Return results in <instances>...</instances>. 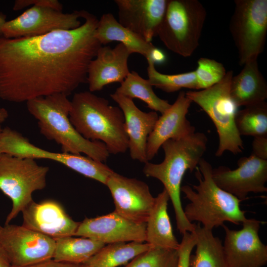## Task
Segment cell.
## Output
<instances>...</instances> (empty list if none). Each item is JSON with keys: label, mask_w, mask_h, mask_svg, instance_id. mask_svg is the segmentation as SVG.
<instances>
[{"label": "cell", "mask_w": 267, "mask_h": 267, "mask_svg": "<svg viewBox=\"0 0 267 267\" xmlns=\"http://www.w3.org/2000/svg\"><path fill=\"white\" fill-rule=\"evenodd\" d=\"M131 54L121 43L114 48L102 45L89 66L87 82L89 91L101 90L111 83H121L130 73L128 61Z\"/></svg>", "instance_id": "obj_21"}, {"label": "cell", "mask_w": 267, "mask_h": 267, "mask_svg": "<svg viewBox=\"0 0 267 267\" xmlns=\"http://www.w3.org/2000/svg\"><path fill=\"white\" fill-rule=\"evenodd\" d=\"M82 11L65 13L50 8L32 6L17 17L6 21L2 36L13 39L33 37L58 30H70L81 25Z\"/></svg>", "instance_id": "obj_12"}, {"label": "cell", "mask_w": 267, "mask_h": 267, "mask_svg": "<svg viewBox=\"0 0 267 267\" xmlns=\"http://www.w3.org/2000/svg\"><path fill=\"white\" fill-rule=\"evenodd\" d=\"M8 116L7 111L4 108H0V123L4 122Z\"/></svg>", "instance_id": "obj_38"}, {"label": "cell", "mask_w": 267, "mask_h": 267, "mask_svg": "<svg viewBox=\"0 0 267 267\" xmlns=\"http://www.w3.org/2000/svg\"><path fill=\"white\" fill-rule=\"evenodd\" d=\"M22 225L53 239L75 236L81 222L74 221L58 202L34 200L22 211Z\"/></svg>", "instance_id": "obj_17"}, {"label": "cell", "mask_w": 267, "mask_h": 267, "mask_svg": "<svg viewBox=\"0 0 267 267\" xmlns=\"http://www.w3.org/2000/svg\"><path fill=\"white\" fill-rule=\"evenodd\" d=\"M208 138L203 133L195 132L178 139H170L162 145L165 157L159 164L147 162L143 172L147 177L157 178L164 185L174 209L177 228L181 234L193 232L195 223L186 218L180 199L181 184L187 171L198 166L207 149Z\"/></svg>", "instance_id": "obj_2"}, {"label": "cell", "mask_w": 267, "mask_h": 267, "mask_svg": "<svg viewBox=\"0 0 267 267\" xmlns=\"http://www.w3.org/2000/svg\"><path fill=\"white\" fill-rule=\"evenodd\" d=\"M212 165L202 158L196 169L197 185H185L180 190L189 201L183 209L190 222L197 221L203 227L212 230L225 222L239 224L247 218L241 210L242 201L219 187L212 178Z\"/></svg>", "instance_id": "obj_5"}, {"label": "cell", "mask_w": 267, "mask_h": 267, "mask_svg": "<svg viewBox=\"0 0 267 267\" xmlns=\"http://www.w3.org/2000/svg\"><path fill=\"white\" fill-rule=\"evenodd\" d=\"M243 66L241 72L231 79V99L238 107L265 101L267 83L259 70L257 59L250 60Z\"/></svg>", "instance_id": "obj_22"}, {"label": "cell", "mask_w": 267, "mask_h": 267, "mask_svg": "<svg viewBox=\"0 0 267 267\" xmlns=\"http://www.w3.org/2000/svg\"><path fill=\"white\" fill-rule=\"evenodd\" d=\"M2 129L3 128H2V127H1V124L0 123V134L1 133ZM1 154H2V153H1V151H0V156L1 155Z\"/></svg>", "instance_id": "obj_41"}, {"label": "cell", "mask_w": 267, "mask_h": 267, "mask_svg": "<svg viewBox=\"0 0 267 267\" xmlns=\"http://www.w3.org/2000/svg\"><path fill=\"white\" fill-rule=\"evenodd\" d=\"M110 96L123 112L131 157L141 163L149 162L146 157L147 141L159 118L157 112H143L133 99L116 92Z\"/></svg>", "instance_id": "obj_20"}, {"label": "cell", "mask_w": 267, "mask_h": 267, "mask_svg": "<svg viewBox=\"0 0 267 267\" xmlns=\"http://www.w3.org/2000/svg\"><path fill=\"white\" fill-rule=\"evenodd\" d=\"M52 260L75 265L84 264L105 244L85 237L67 236L55 239Z\"/></svg>", "instance_id": "obj_26"}, {"label": "cell", "mask_w": 267, "mask_h": 267, "mask_svg": "<svg viewBox=\"0 0 267 267\" xmlns=\"http://www.w3.org/2000/svg\"><path fill=\"white\" fill-rule=\"evenodd\" d=\"M31 5L48 7L60 11L63 9V5L57 0H16L13 9L20 10Z\"/></svg>", "instance_id": "obj_34"}, {"label": "cell", "mask_w": 267, "mask_h": 267, "mask_svg": "<svg viewBox=\"0 0 267 267\" xmlns=\"http://www.w3.org/2000/svg\"><path fill=\"white\" fill-rule=\"evenodd\" d=\"M80 265L60 263L51 260L48 261L23 267H79Z\"/></svg>", "instance_id": "obj_36"}, {"label": "cell", "mask_w": 267, "mask_h": 267, "mask_svg": "<svg viewBox=\"0 0 267 267\" xmlns=\"http://www.w3.org/2000/svg\"><path fill=\"white\" fill-rule=\"evenodd\" d=\"M196 236L194 232H186L182 234V238L178 250V267H190L189 257L195 246Z\"/></svg>", "instance_id": "obj_33"}, {"label": "cell", "mask_w": 267, "mask_h": 267, "mask_svg": "<svg viewBox=\"0 0 267 267\" xmlns=\"http://www.w3.org/2000/svg\"><path fill=\"white\" fill-rule=\"evenodd\" d=\"M11 265L8 256L0 244V267H10Z\"/></svg>", "instance_id": "obj_37"}, {"label": "cell", "mask_w": 267, "mask_h": 267, "mask_svg": "<svg viewBox=\"0 0 267 267\" xmlns=\"http://www.w3.org/2000/svg\"><path fill=\"white\" fill-rule=\"evenodd\" d=\"M192 102L185 92L181 91L175 102L159 117L147 139L146 157L148 161L155 157L167 140L178 139L195 132V127L186 118Z\"/></svg>", "instance_id": "obj_19"}, {"label": "cell", "mask_w": 267, "mask_h": 267, "mask_svg": "<svg viewBox=\"0 0 267 267\" xmlns=\"http://www.w3.org/2000/svg\"><path fill=\"white\" fill-rule=\"evenodd\" d=\"M237 131L254 137L267 135V103L265 101L245 107L235 117Z\"/></svg>", "instance_id": "obj_29"}, {"label": "cell", "mask_w": 267, "mask_h": 267, "mask_svg": "<svg viewBox=\"0 0 267 267\" xmlns=\"http://www.w3.org/2000/svg\"><path fill=\"white\" fill-rule=\"evenodd\" d=\"M6 15L2 12H0V37L2 36V28L3 25L6 21Z\"/></svg>", "instance_id": "obj_39"}, {"label": "cell", "mask_w": 267, "mask_h": 267, "mask_svg": "<svg viewBox=\"0 0 267 267\" xmlns=\"http://www.w3.org/2000/svg\"><path fill=\"white\" fill-rule=\"evenodd\" d=\"M252 154L259 158L267 160V135L254 137Z\"/></svg>", "instance_id": "obj_35"}, {"label": "cell", "mask_w": 267, "mask_h": 267, "mask_svg": "<svg viewBox=\"0 0 267 267\" xmlns=\"http://www.w3.org/2000/svg\"><path fill=\"white\" fill-rule=\"evenodd\" d=\"M233 76V71H228L221 81L209 88L185 92L191 101L206 112L216 127L219 139L215 153L217 157L221 156L226 151L238 154L244 149L242 139L235 125L238 107L230 95Z\"/></svg>", "instance_id": "obj_6"}, {"label": "cell", "mask_w": 267, "mask_h": 267, "mask_svg": "<svg viewBox=\"0 0 267 267\" xmlns=\"http://www.w3.org/2000/svg\"><path fill=\"white\" fill-rule=\"evenodd\" d=\"M118 22L124 27L151 42L157 36L168 0H115Z\"/></svg>", "instance_id": "obj_18"}, {"label": "cell", "mask_w": 267, "mask_h": 267, "mask_svg": "<svg viewBox=\"0 0 267 267\" xmlns=\"http://www.w3.org/2000/svg\"><path fill=\"white\" fill-rule=\"evenodd\" d=\"M178 250L152 247L138 255L125 267H178Z\"/></svg>", "instance_id": "obj_31"}, {"label": "cell", "mask_w": 267, "mask_h": 267, "mask_svg": "<svg viewBox=\"0 0 267 267\" xmlns=\"http://www.w3.org/2000/svg\"><path fill=\"white\" fill-rule=\"evenodd\" d=\"M152 247L147 243L117 242L104 246L84 264L92 267H117L148 251Z\"/></svg>", "instance_id": "obj_27"}, {"label": "cell", "mask_w": 267, "mask_h": 267, "mask_svg": "<svg viewBox=\"0 0 267 267\" xmlns=\"http://www.w3.org/2000/svg\"><path fill=\"white\" fill-rule=\"evenodd\" d=\"M81 25L44 35L0 37V98L27 102L62 93L87 82L90 62L102 46L95 37L98 19L82 10Z\"/></svg>", "instance_id": "obj_1"}, {"label": "cell", "mask_w": 267, "mask_h": 267, "mask_svg": "<svg viewBox=\"0 0 267 267\" xmlns=\"http://www.w3.org/2000/svg\"><path fill=\"white\" fill-rule=\"evenodd\" d=\"M55 240L22 225H0V244L11 266L23 267L52 260Z\"/></svg>", "instance_id": "obj_11"}, {"label": "cell", "mask_w": 267, "mask_h": 267, "mask_svg": "<svg viewBox=\"0 0 267 267\" xmlns=\"http://www.w3.org/2000/svg\"><path fill=\"white\" fill-rule=\"evenodd\" d=\"M67 97L57 93L34 98L26 102L27 109L37 120L41 134L59 145L63 153H84L95 160L105 162L110 153L104 143L84 138L71 124V103Z\"/></svg>", "instance_id": "obj_4"}, {"label": "cell", "mask_w": 267, "mask_h": 267, "mask_svg": "<svg viewBox=\"0 0 267 267\" xmlns=\"http://www.w3.org/2000/svg\"><path fill=\"white\" fill-rule=\"evenodd\" d=\"M229 31L243 65L264 49L267 34V0H235Z\"/></svg>", "instance_id": "obj_9"}, {"label": "cell", "mask_w": 267, "mask_h": 267, "mask_svg": "<svg viewBox=\"0 0 267 267\" xmlns=\"http://www.w3.org/2000/svg\"><path fill=\"white\" fill-rule=\"evenodd\" d=\"M199 90L209 88L221 81L226 72L223 65L213 59L201 57L194 71Z\"/></svg>", "instance_id": "obj_32"}, {"label": "cell", "mask_w": 267, "mask_h": 267, "mask_svg": "<svg viewBox=\"0 0 267 267\" xmlns=\"http://www.w3.org/2000/svg\"><path fill=\"white\" fill-rule=\"evenodd\" d=\"M206 15L198 0H168L157 36L170 50L190 56L199 46Z\"/></svg>", "instance_id": "obj_7"}, {"label": "cell", "mask_w": 267, "mask_h": 267, "mask_svg": "<svg viewBox=\"0 0 267 267\" xmlns=\"http://www.w3.org/2000/svg\"><path fill=\"white\" fill-rule=\"evenodd\" d=\"M35 159L2 153L0 156V190L12 203L4 224H8L33 201L32 194L46 185L49 171Z\"/></svg>", "instance_id": "obj_8"}, {"label": "cell", "mask_w": 267, "mask_h": 267, "mask_svg": "<svg viewBox=\"0 0 267 267\" xmlns=\"http://www.w3.org/2000/svg\"><path fill=\"white\" fill-rule=\"evenodd\" d=\"M115 92L132 99H139L152 111L162 114L171 106L167 100L160 98L155 94L148 79H143L134 71L131 72L120 83Z\"/></svg>", "instance_id": "obj_28"}, {"label": "cell", "mask_w": 267, "mask_h": 267, "mask_svg": "<svg viewBox=\"0 0 267 267\" xmlns=\"http://www.w3.org/2000/svg\"><path fill=\"white\" fill-rule=\"evenodd\" d=\"M237 166L233 170L224 166L212 168V178L216 184L242 201L250 192L267 191V160L251 154L240 158Z\"/></svg>", "instance_id": "obj_13"}, {"label": "cell", "mask_w": 267, "mask_h": 267, "mask_svg": "<svg viewBox=\"0 0 267 267\" xmlns=\"http://www.w3.org/2000/svg\"><path fill=\"white\" fill-rule=\"evenodd\" d=\"M146 223L130 221L114 211L93 218H86L75 236L90 238L105 244L146 241Z\"/></svg>", "instance_id": "obj_16"}, {"label": "cell", "mask_w": 267, "mask_h": 267, "mask_svg": "<svg viewBox=\"0 0 267 267\" xmlns=\"http://www.w3.org/2000/svg\"><path fill=\"white\" fill-rule=\"evenodd\" d=\"M261 222L246 219L236 230L224 224L223 249L228 267H263L267 263V246L260 238Z\"/></svg>", "instance_id": "obj_14"}, {"label": "cell", "mask_w": 267, "mask_h": 267, "mask_svg": "<svg viewBox=\"0 0 267 267\" xmlns=\"http://www.w3.org/2000/svg\"><path fill=\"white\" fill-rule=\"evenodd\" d=\"M70 121L84 138L99 141L109 153H124L128 149L125 119L119 107L89 91L74 94L71 100Z\"/></svg>", "instance_id": "obj_3"}, {"label": "cell", "mask_w": 267, "mask_h": 267, "mask_svg": "<svg viewBox=\"0 0 267 267\" xmlns=\"http://www.w3.org/2000/svg\"><path fill=\"white\" fill-rule=\"evenodd\" d=\"M105 185L112 196L115 212L133 222L146 223L155 197L152 195L145 182L114 172Z\"/></svg>", "instance_id": "obj_15"}, {"label": "cell", "mask_w": 267, "mask_h": 267, "mask_svg": "<svg viewBox=\"0 0 267 267\" xmlns=\"http://www.w3.org/2000/svg\"><path fill=\"white\" fill-rule=\"evenodd\" d=\"M79 267H92L89 266V265H85V264H81V265H80Z\"/></svg>", "instance_id": "obj_40"}, {"label": "cell", "mask_w": 267, "mask_h": 267, "mask_svg": "<svg viewBox=\"0 0 267 267\" xmlns=\"http://www.w3.org/2000/svg\"><path fill=\"white\" fill-rule=\"evenodd\" d=\"M196 236L195 254L190 255V267H228L222 241L215 236L212 230L195 223Z\"/></svg>", "instance_id": "obj_25"}, {"label": "cell", "mask_w": 267, "mask_h": 267, "mask_svg": "<svg viewBox=\"0 0 267 267\" xmlns=\"http://www.w3.org/2000/svg\"><path fill=\"white\" fill-rule=\"evenodd\" d=\"M1 153L34 159H45L59 162L76 172L104 183L110 173V168L103 162L87 156L48 151L31 143L21 133L6 127L0 135Z\"/></svg>", "instance_id": "obj_10"}, {"label": "cell", "mask_w": 267, "mask_h": 267, "mask_svg": "<svg viewBox=\"0 0 267 267\" xmlns=\"http://www.w3.org/2000/svg\"><path fill=\"white\" fill-rule=\"evenodd\" d=\"M169 194L164 188L156 197L146 227V242L152 247L178 250L180 243L174 234L167 207Z\"/></svg>", "instance_id": "obj_24"}, {"label": "cell", "mask_w": 267, "mask_h": 267, "mask_svg": "<svg viewBox=\"0 0 267 267\" xmlns=\"http://www.w3.org/2000/svg\"><path fill=\"white\" fill-rule=\"evenodd\" d=\"M148 81L150 84L166 92L171 93L182 88L199 90L194 71L180 74L169 75L158 71L152 58L146 59Z\"/></svg>", "instance_id": "obj_30"}, {"label": "cell", "mask_w": 267, "mask_h": 267, "mask_svg": "<svg viewBox=\"0 0 267 267\" xmlns=\"http://www.w3.org/2000/svg\"><path fill=\"white\" fill-rule=\"evenodd\" d=\"M95 37L102 45L112 42H119L125 45L132 53H139L146 59H152L157 49L151 42H147L122 26L111 13L103 14L98 19Z\"/></svg>", "instance_id": "obj_23"}]
</instances>
